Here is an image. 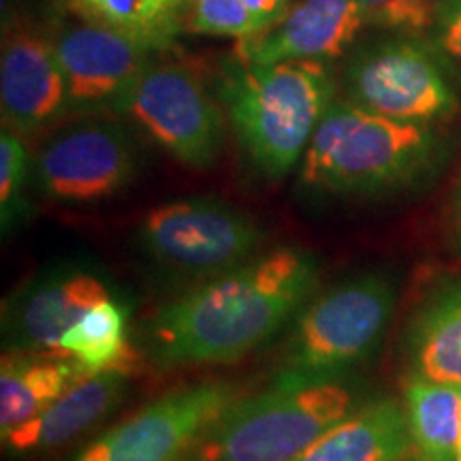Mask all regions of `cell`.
Returning a JSON list of instances; mask_svg holds the SVG:
<instances>
[{"instance_id": "cell-9", "label": "cell", "mask_w": 461, "mask_h": 461, "mask_svg": "<svg viewBox=\"0 0 461 461\" xmlns=\"http://www.w3.org/2000/svg\"><path fill=\"white\" fill-rule=\"evenodd\" d=\"M344 86L350 103L402 122L428 124L459 107L436 56L406 39L361 50L346 67Z\"/></svg>"}, {"instance_id": "cell-3", "label": "cell", "mask_w": 461, "mask_h": 461, "mask_svg": "<svg viewBox=\"0 0 461 461\" xmlns=\"http://www.w3.org/2000/svg\"><path fill=\"white\" fill-rule=\"evenodd\" d=\"M355 408L353 389L338 378L280 374L269 389L230 403L184 461H293Z\"/></svg>"}, {"instance_id": "cell-17", "label": "cell", "mask_w": 461, "mask_h": 461, "mask_svg": "<svg viewBox=\"0 0 461 461\" xmlns=\"http://www.w3.org/2000/svg\"><path fill=\"white\" fill-rule=\"evenodd\" d=\"M88 372L65 355L7 350L0 361V434L43 412Z\"/></svg>"}, {"instance_id": "cell-2", "label": "cell", "mask_w": 461, "mask_h": 461, "mask_svg": "<svg viewBox=\"0 0 461 461\" xmlns=\"http://www.w3.org/2000/svg\"><path fill=\"white\" fill-rule=\"evenodd\" d=\"M216 92L248 158L267 177H282L302 163L336 79L325 60L252 65L233 56L222 62Z\"/></svg>"}, {"instance_id": "cell-24", "label": "cell", "mask_w": 461, "mask_h": 461, "mask_svg": "<svg viewBox=\"0 0 461 461\" xmlns=\"http://www.w3.org/2000/svg\"><path fill=\"white\" fill-rule=\"evenodd\" d=\"M445 0H391L387 28L403 32H423L434 26Z\"/></svg>"}, {"instance_id": "cell-14", "label": "cell", "mask_w": 461, "mask_h": 461, "mask_svg": "<svg viewBox=\"0 0 461 461\" xmlns=\"http://www.w3.org/2000/svg\"><path fill=\"white\" fill-rule=\"evenodd\" d=\"M363 26L359 0H299L272 31L240 39L233 56L252 65L297 58L330 62L355 43Z\"/></svg>"}, {"instance_id": "cell-11", "label": "cell", "mask_w": 461, "mask_h": 461, "mask_svg": "<svg viewBox=\"0 0 461 461\" xmlns=\"http://www.w3.org/2000/svg\"><path fill=\"white\" fill-rule=\"evenodd\" d=\"M107 297H115L112 282L92 265H50L5 302V346L20 353L60 355L68 327Z\"/></svg>"}, {"instance_id": "cell-5", "label": "cell", "mask_w": 461, "mask_h": 461, "mask_svg": "<svg viewBox=\"0 0 461 461\" xmlns=\"http://www.w3.org/2000/svg\"><path fill=\"white\" fill-rule=\"evenodd\" d=\"M395 303L384 276L366 274L331 286L302 308L282 357V376L339 378L378 344Z\"/></svg>"}, {"instance_id": "cell-6", "label": "cell", "mask_w": 461, "mask_h": 461, "mask_svg": "<svg viewBox=\"0 0 461 461\" xmlns=\"http://www.w3.org/2000/svg\"><path fill=\"white\" fill-rule=\"evenodd\" d=\"M137 238L146 257L163 272L199 285L257 257L265 235L238 207L193 197L148 212Z\"/></svg>"}, {"instance_id": "cell-13", "label": "cell", "mask_w": 461, "mask_h": 461, "mask_svg": "<svg viewBox=\"0 0 461 461\" xmlns=\"http://www.w3.org/2000/svg\"><path fill=\"white\" fill-rule=\"evenodd\" d=\"M0 112L5 129L17 135L39 132L68 112L65 73L51 34L28 24L5 28Z\"/></svg>"}, {"instance_id": "cell-4", "label": "cell", "mask_w": 461, "mask_h": 461, "mask_svg": "<svg viewBox=\"0 0 461 461\" xmlns=\"http://www.w3.org/2000/svg\"><path fill=\"white\" fill-rule=\"evenodd\" d=\"M436 135L428 124L402 122L350 101H333L299 163L303 186L322 193H376L428 169Z\"/></svg>"}, {"instance_id": "cell-23", "label": "cell", "mask_w": 461, "mask_h": 461, "mask_svg": "<svg viewBox=\"0 0 461 461\" xmlns=\"http://www.w3.org/2000/svg\"><path fill=\"white\" fill-rule=\"evenodd\" d=\"M28 152L20 135L3 129L0 135V224L7 230L14 227L22 207V190L26 184Z\"/></svg>"}, {"instance_id": "cell-19", "label": "cell", "mask_w": 461, "mask_h": 461, "mask_svg": "<svg viewBox=\"0 0 461 461\" xmlns=\"http://www.w3.org/2000/svg\"><path fill=\"white\" fill-rule=\"evenodd\" d=\"M411 350L417 376L461 387V282L423 305L412 325Z\"/></svg>"}, {"instance_id": "cell-21", "label": "cell", "mask_w": 461, "mask_h": 461, "mask_svg": "<svg viewBox=\"0 0 461 461\" xmlns=\"http://www.w3.org/2000/svg\"><path fill=\"white\" fill-rule=\"evenodd\" d=\"M60 355L71 357L88 374L129 367V310L115 297L95 303L60 339Z\"/></svg>"}, {"instance_id": "cell-25", "label": "cell", "mask_w": 461, "mask_h": 461, "mask_svg": "<svg viewBox=\"0 0 461 461\" xmlns=\"http://www.w3.org/2000/svg\"><path fill=\"white\" fill-rule=\"evenodd\" d=\"M438 24H440V45L453 58L461 60V0H445Z\"/></svg>"}, {"instance_id": "cell-12", "label": "cell", "mask_w": 461, "mask_h": 461, "mask_svg": "<svg viewBox=\"0 0 461 461\" xmlns=\"http://www.w3.org/2000/svg\"><path fill=\"white\" fill-rule=\"evenodd\" d=\"M51 39L65 73L68 112L113 109L152 62V50L143 43L77 14H71Z\"/></svg>"}, {"instance_id": "cell-22", "label": "cell", "mask_w": 461, "mask_h": 461, "mask_svg": "<svg viewBox=\"0 0 461 461\" xmlns=\"http://www.w3.org/2000/svg\"><path fill=\"white\" fill-rule=\"evenodd\" d=\"M186 31L207 37L248 39L258 34V24L244 0H193Z\"/></svg>"}, {"instance_id": "cell-16", "label": "cell", "mask_w": 461, "mask_h": 461, "mask_svg": "<svg viewBox=\"0 0 461 461\" xmlns=\"http://www.w3.org/2000/svg\"><path fill=\"white\" fill-rule=\"evenodd\" d=\"M412 440L408 414L393 400L355 408L293 461H406Z\"/></svg>"}, {"instance_id": "cell-8", "label": "cell", "mask_w": 461, "mask_h": 461, "mask_svg": "<svg viewBox=\"0 0 461 461\" xmlns=\"http://www.w3.org/2000/svg\"><path fill=\"white\" fill-rule=\"evenodd\" d=\"M238 397L240 389L227 380L173 389L95 438L73 461H184Z\"/></svg>"}, {"instance_id": "cell-1", "label": "cell", "mask_w": 461, "mask_h": 461, "mask_svg": "<svg viewBox=\"0 0 461 461\" xmlns=\"http://www.w3.org/2000/svg\"><path fill=\"white\" fill-rule=\"evenodd\" d=\"M319 285V261L282 246L199 282L160 305L148 322V350L160 367L230 363L269 342Z\"/></svg>"}, {"instance_id": "cell-27", "label": "cell", "mask_w": 461, "mask_h": 461, "mask_svg": "<svg viewBox=\"0 0 461 461\" xmlns=\"http://www.w3.org/2000/svg\"><path fill=\"white\" fill-rule=\"evenodd\" d=\"M457 461H461V442H459V459Z\"/></svg>"}, {"instance_id": "cell-10", "label": "cell", "mask_w": 461, "mask_h": 461, "mask_svg": "<svg viewBox=\"0 0 461 461\" xmlns=\"http://www.w3.org/2000/svg\"><path fill=\"white\" fill-rule=\"evenodd\" d=\"M137 169L124 126L88 120L60 131L34 163L39 190L58 203H96L118 194Z\"/></svg>"}, {"instance_id": "cell-20", "label": "cell", "mask_w": 461, "mask_h": 461, "mask_svg": "<svg viewBox=\"0 0 461 461\" xmlns=\"http://www.w3.org/2000/svg\"><path fill=\"white\" fill-rule=\"evenodd\" d=\"M60 5L129 34L152 51H163L186 31L193 0H60Z\"/></svg>"}, {"instance_id": "cell-26", "label": "cell", "mask_w": 461, "mask_h": 461, "mask_svg": "<svg viewBox=\"0 0 461 461\" xmlns=\"http://www.w3.org/2000/svg\"><path fill=\"white\" fill-rule=\"evenodd\" d=\"M244 5L250 9L252 17L257 20L258 34L278 26L293 7L291 0H244Z\"/></svg>"}, {"instance_id": "cell-7", "label": "cell", "mask_w": 461, "mask_h": 461, "mask_svg": "<svg viewBox=\"0 0 461 461\" xmlns=\"http://www.w3.org/2000/svg\"><path fill=\"white\" fill-rule=\"evenodd\" d=\"M113 112L146 132L177 163L207 169L224 141L221 105L197 73L176 62H149Z\"/></svg>"}, {"instance_id": "cell-15", "label": "cell", "mask_w": 461, "mask_h": 461, "mask_svg": "<svg viewBox=\"0 0 461 461\" xmlns=\"http://www.w3.org/2000/svg\"><path fill=\"white\" fill-rule=\"evenodd\" d=\"M129 384V367L88 374L37 417L0 434L5 453L11 457H28L65 447L115 411L122 403Z\"/></svg>"}, {"instance_id": "cell-18", "label": "cell", "mask_w": 461, "mask_h": 461, "mask_svg": "<svg viewBox=\"0 0 461 461\" xmlns=\"http://www.w3.org/2000/svg\"><path fill=\"white\" fill-rule=\"evenodd\" d=\"M411 461H457L461 442V387L414 376L406 384Z\"/></svg>"}]
</instances>
